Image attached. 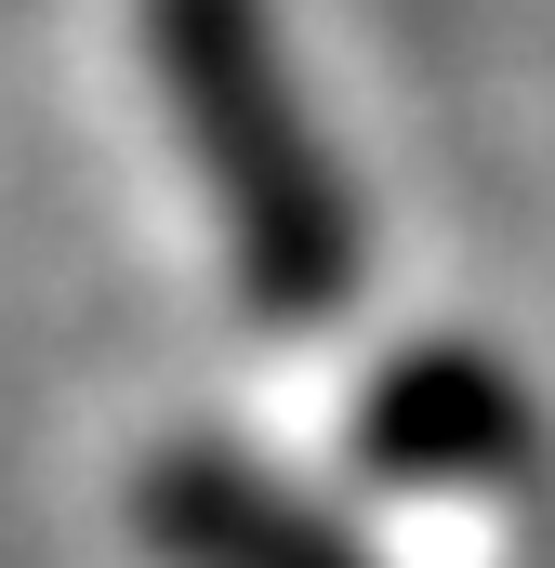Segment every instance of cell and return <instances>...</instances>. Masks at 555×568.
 Returning a JSON list of instances; mask_svg holds the SVG:
<instances>
[{
  "mask_svg": "<svg viewBox=\"0 0 555 568\" xmlns=\"http://www.w3.org/2000/svg\"><path fill=\"white\" fill-rule=\"evenodd\" d=\"M529 397L476 357V344H411L384 357V384L357 397V463L397 476V489H476V476H516L529 463Z\"/></svg>",
  "mask_w": 555,
  "mask_h": 568,
  "instance_id": "cell-2",
  "label": "cell"
},
{
  "mask_svg": "<svg viewBox=\"0 0 555 568\" xmlns=\"http://www.w3.org/2000/svg\"><path fill=\"white\" fill-rule=\"evenodd\" d=\"M145 67L185 133V172L225 225L239 304L278 331H331L357 304V199L317 133L265 0H145Z\"/></svg>",
  "mask_w": 555,
  "mask_h": 568,
  "instance_id": "cell-1",
  "label": "cell"
},
{
  "mask_svg": "<svg viewBox=\"0 0 555 568\" xmlns=\"http://www.w3.org/2000/svg\"><path fill=\"white\" fill-rule=\"evenodd\" d=\"M145 542L172 568H371L331 516H304L239 449H159L145 463Z\"/></svg>",
  "mask_w": 555,
  "mask_h": 568,
  "instance_id": "cell-3",
  "label": "cell"
}]
</instances>
